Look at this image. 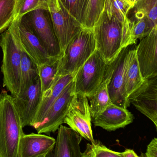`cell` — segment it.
<instances>
[{"label": "cell", "mask_w": 157, "mask_h": 157, "mask_svg": "<svg viewBox=\"0 0 157 157\" xmlns=\"http://www.w3.org/2000/svg\"><path fill=\"white\" fill-rule=\"evenodd\" d=\"M22 121L14 98L6 90L0 94V157H18L20 138L23 135Z\"/></svg>", "instance_id": "obj_1"}, {"label": "cell", "mask_w": 157, "mask_h": 157, "mask_svg": "<svg viewBox=\"0 0 157 157\" xmlns=\"http://www.w3.org/2000/svg\"><path fill=\"white\" fill-rule=\"evenodd\" d=\"M96 49L108 64L117 59L125 48L122 24L105 10L93 28Z\"/></svg>", "instance_id": "obj_2"}, {"label": "cell", "mask_w": 157, "mask_h": 157, "mask_svg": "<svg viewBox=\"0 0 157 157\" xmlns=\"http://www.w3.org/2000/svg\"><path fill=\"white\" fill-rule=\"evenodd\" d=\"M96 50L93 29L82 28L68 44L60 59L57 78L69 75L75 76Z\"/></svg>", "instance_id": "obj_3"}, {"label": "cell", "mask_w": 157, "mask_h": 157, "mask_svg": "<svg viewBox=\"0 0 157 157\" xmlns=\"http://www.w3.org/2000/svg\"><path fill=\"white\" fill-rule=\"evenodd\" d=\"M0 47L3 53V86L16 98L21 88V50L8 29L0 36Z\"/></svg>", "instance_id": "obj_4"}, {"label": "cell", "mask_w": 157, "mask_h": 157, "mask_svg": "<svg viewBox=\"0 0 157 157\" xmlns=\"http://www.w3.org/2000/svg\"><path fill=\"white\" fill-rule=\"evenodd\" d=\"M110 64L96 49L74 77L75 94L87 97L93 94L103 82Z\"/></svg>", "instance_id": "obj_5"}, {"label": "cell", "mask_w": 157, "mask_h": 157, "mask_svg": "<svg viewBox=\"0 0 157 157\" xmlns=\"http://www.w3.org/2000/svg\"><path fill=\"white\" fill-rule=\"evenodd\" d=\"M20 18L37 36L51 57L60 59L63 57L49 10H34Z\"/></svg>", "instance_id": "obj_6"}, {"label": "cell", "mask_w": 157, "mask_h": 157, "mask_svg": "<svg viewBox=\"0 0 157 157\" xmlns=\"http://www.w3.org/2000/svg\"><path fill=\"white\" fill-rule=\"evenodd\" d=\"M19 47L38 66L59 59L52 58L38 38L20 17L16 18L8 29Z\"/></svg>", "instance_id": "obj_7"}, {"label": "cell", "mask_w": 157, "mask_h": 157, "mask_svg": "<svg viewBox=\"0 0 157 157\" xmlns=\"http://www.w3.org/2000/svg\"><path fill=\"white\" fill-rule=\"evenodd\" d=\"M48 8L54 31L63 54L68 44L83 28L61 0H48Z\"/></svg>", "instance_id": "obj_8"}, {"label": "cell", "mask_w": 157, "mask_h": 157, "mask_svg": "<svg viewBox=\"0 0 157 157\" xmlns=\"http://www.w3.org/2000/svg\"><path fill=\"white\" fill-rule=\"evenodd\" d=\"M89 102L86 96L75 94L64 123L91 143H95L91 126Z\"/></svg>", "instance_id": "obj_9"}, {"label": "cell", "mask_w": 157, "mask_h": 157, "mask_svg": "<svg viewBox=\"0 0 157 157\" xmlns=\"http://www.w3.org/2000/svg\"><path fill=\"white\" fill-rule=\"evenodd\" d=\"M73 80L63 90L59 98L51 106L41 122L35 128L38 134L55 132L64 123L75 96Z\"/></svg>", "instance_id": "obj_10"}, {"label": "cell", "mask_w": 157, "mask_h": 157, "mask_svg": "<svg viewBox=\"0 0 157 157\" xmlns=\"http://www.w3.org/2000/svg\"><path fill=\"white\" fill-rule=\"evenodd\" d=\"M141 74L144 79L157 76V29L140 40L135 48Z\"/></svg>", "instance_id": "obj_11"}, {"label": "cell", "mask_w": 157, "mask_h": 157, "mask_svg": "<svg viewBox=\"0 0 157 157\" xmlns=\"http://www.w3.org/2000/svg\"><path fill=\"white\" fill-rule=\"evenodd\" d=\"M39 78L23 94L14 98V102L19 114L23 127L31 126L36 116L42 97Z\"/></svg>", "instance_id": "obj_12"}, {"label": "cell", "mask_w": 157, "mask_h": 157, "mask_svg": "<svg viewBox=\"0 0 157 157\" xmlns=\"http://www.w3.org/2000/svg\"><path fill=\"white\" fill-rule=\"evenodd\" d=\"M128 101L147 118L157 116V76L145 79Z\"/></svg>", "instance_id": "obj_13"}, {"label": "cell", "mask_w": 157, "mask_h": 157, "mask_svg": "<svg viewBox=\"0 0 157 157\" xmlns=\"http://www.w3.org/2000/svg\"><path fill=\"white\" fill-rule=\"evenodd\" d=\"M128 51V48H125L119 55L108 86L110 97L113 103L125 109L130 105L126 96L124 80Z\"/></svg>", "instance_id": "obj_14"}, {"label": "cell", "mask_w": 157, "mask_h": 157, "mask_svg": "<svg viewBox=\"0 0 157 157\" xmlns=\"http://www.w3.org/2000/svg\"><path fill=\"white\" fill-rule=\"evenodd\" d=\"M58 131L55 146L47 155L48 157H81L79 145L82 137L62 124Z\"/></svg>", "instance_id": "obj_15"}, {"label": "cell", "mask_w": 157, "mask_h": 157, "mask_svg": "<svg viewBox=\"0 0 157 157\" xmlns=\"http://www.w3.org/2000/svg\"><path fill=\"white\" fill-rule=\"evenodd\" d=\"M134 119L133 115L127 109L113 103L91 121L94 126L112 132L124 128L132 123Z\"/></svg>", "instance_id": "obj_16"}, {"label": "cell", "mask_w": 157, "mask_h": 157, "mask_svg": "<svg viewBox=\"0 0 157 157\" xmlns=\"http://www.w3.org/2000/svg\"><path fill=\"white\" fill-rule=\"evenodd\" d=\"M56 139L42 134H24L19 141L18 157H40L54 148Z\"/></svg>", "instance_id": "obj_17"}, {"label": "cell", "mask_w": 157, "mask_h": 157, "mask_svg": "<svg viewBox=\"0 0 157 157\" xmlns=\"http://www.w3.org/2000/svg\"><path fill=\"white\" fill-rule=\"evenodd\" d=\"M72 75L59 77L54 85L42 93L41 101L36 116L31 126L35 129L43 120L53 102L59 98L63 90L74 79Z\"/></svg>", "instance_id": "obj_18"}, {"label": "cell", "mask_w": 157, "mask_h": 157, "mask_svg": "<svg viewBox=\"0 0 157 157\" xmlns=\"http://www.w3.org/2000/svg\"><path fill=\"white\" fill-rule=\"evenodd\" d=\"M118 58L110 64L105 78L98 88L93 94L87 97L90 101L91 119L97 117L113 103L110 97L108 86L116 66Z\"/></svg>", "instance_id": "obj_19"}, {"label": "cell", "mask_w": 157, "mask_h": 157, "mask_svg": "<svg viewBox=\"0 0 157 157\" xmlns=\"http://www.w3.org/2000/svg\"><path fill=\"white\" fill-rule=\"evenodd\" d=\"M127 55L124 80L125 91L128 99L129 97L142 86L145 79L141 74L135 48L128 50Z\"/></svg>", "instance_id": "obj_20"}, {"label": "cell", "mask_w": 157, "mask_h": 157, "mask_svg": "<svg viewBox=\"0 0 157 157\" xmlns=\"http://www.w3.org/2000/svg\"><path fill=\"white\" fill-rule=\"evenodd\" d=\"M21 50V88L18 96L25 92L39 78L37 65L26 52Z\"/></svg>", "instance_id": "obj_21"}, {"label": "cell", "mask_w": 157, "mask_h": 157, "mask_svg": "<svg viewBox=\"0 0 157 157\" xmlns=\"http://www.w3.org/2000/svg\"><path fill=\"white\" fill-rule=\"evenodd\" d=\"M60 59L49 63L38 66L39 77L42 93L53 86L59 78L57 75L59 65Z\"/></svg>", "instance_id": "obj_22"}, {"label": "cell", "mask_w": 157, "mask_h": 157, "mask_svg": "<svg viewBox=\"0 0 157 157\" xmlns=\"http://www.w3.org/2000/svg\"><path fill=\"white\" fill-rule=\"evenodd\" d=\"M134 19L146 18L156 26L157 23V0H138L133 8Z\"/></svg>", "instance_id": "obj_23"}, {"label": "cell", "mask_w": 157, "mask_h": 157, "mask_svg": "<svg viewBox=\"0 0 157 157\" xmlns=\"http://www.w3.org/2000/svg\"><path fill=\"white\" fill-rule=\"evenodd\" d=\"M106 0H89L83 20V28L93 29L105 8Z\"/></svg>", "instance_id": "obj_24"}, {"label": "cell", "mask_w": 157, "mask_h": 157, "mask_svg": "<svg viewBox=\"0 0 157 157\" xmlns=\"http://www.w3.org/2000/svg\"><path fill=\"white\" fill-rule=\"evenodd\" d=\"M133 7L131 3L125 0H106L104 10L123 24L128 18V13Z\"/></svg>", "instance_id": "obj_25"}, {"label": "cell", "mask_w": 157, "mask_h": 157, "mask_svg": "<svg viewBox=\"0 0 157 157\" xmlns=\"http://www.w3.org/2000/svg\"><path fill=\"white\" fill-rule=\"evenodd\" d=\"M17 0H0V36L15 19Z\"/></svg>", "instance_id": "obj_26"}, {"label": "cell", "mask_w": 157, "mask_h": 157, "mask_svg": "<svg viewBox=\"0 0 157 157\" xmlns=\"http://www.w3.org/2000/svg\"><path fill=\"white\" fill-rule=\"evenodd\" d=\"M131 37L132 45L136 44L137 40L145 37L155 26L147 18L131 20Z\"/></svg>", "instance_id": "obj_27"}, {"label": "cell", "mask_w": 157, "mask_h": 157, "mask_svg": "<svg viewBox=\"0 0 157 157\" xmlns=\"http://www.w3.org/2000/svg\"><path fill=\"white\" fill-rule=\"evenodd\" d=\"M81 157H124V153L115 152L107 148L99 141L88 144Z\"/></svg>", "instance_id": "obj_28"}, {"label": "cell", "mask_w": 157, "mask_h": 157, "mask_svg": "<svg viewBox=\"0 0 157 157\" xmlns=\"http://www.w3.org/2000/svg\"><path fill=\"white\" fill-rule=\"evenodd\" d=\"M37 9L48 10V0H17L15 18Z\"/></svg>", "instance_id": "obj_29"}, {"label": "cell", "mask_w": 157, "mask_h": 157, "mask_svg": "<svg viewBox=\"0 0 157 157\" xmlns=\"http://www.w3.org/2000/svg\"><path fill=\"white\" fill-rule=\"evenodd\" d=\"M61 1L70 13L82 25L83 16L89 0H61Z\"/></svg>", "instance_id": "obj_30"}, {"label": "cell", "mask_w": 157, "mask_h": 157, "mask_svg": "<svg viewBox=\"0 0 157 157\" xmlns=\"http://www.w3.org/2000/svg\"><path fill=\"white\" fill-rule=\"evenodd\" d=\"M144 154L146 157H157V138H154L150 142Z\"/></svg>", "instance_id": "obj_31"}, {"label": "cell", "mask_w": 157, "mask_h": 157, "mask_svg": "<svg viewBox=\"0 0 157 157\" xmlns=\"http://www.w3.org/2000/svg\"><path fill=\"white\" fill-rule=\"evenodd\" d=\"M123 153L124 157H140L138 156L134 151L132 149H126Z\"/></svg>", "instance_id": "obj_32"}, {"label": "cell", "mask_w": 157, "mask_h": 157, "mask_svg": "<svg viewBox=\"0 0 157 157\" xmlns=\"http://www.w3.org/2000/svg\"><path fill=\"white\" fill-rule=\"evenodd\" d=\"M149 120H151L152 122H153V123L155 124V126L156 128V130L157 131V116H154V117H151L150 118H148Z\"/></svg>", "instance_id": "obj_33"}, {"label": "cell", "mask_w": 157, "mask_h": 157, "mask_svg": "<svg viewBox=\"0 0 157 157\" xmlns=\"http://www.w3.org/2000/svg\"><path fill=\"white\" fill-rule=\"evenodd\" d=\"M138 0H129L130 2L131 3L132 5L133 6H134L135 4L137 2V1Z\"/></svg>", "instance_id": "obj_34"}, {"label": "cell", "mask_w": 157, "mask_h": 157, "mask_svg": "<svg viewBox=\"0 0 157 157\" xmlns=\"http://www.w3.org/2000/svg\"><path fill=\"white\" fill-rule=\"evenodd\" d=\"M140 157H146L145 155L144 154H143V153H141V156Z\"/></svg>", "instance_id": "obj_35"}, {"label": "cell", "mask_w": 157, "mask_h": 157, "mask_svg": "<svg viewBox=\"0 0 157 157\" xmlns=\"http://www.w3.org/2000/svg\"><path fill=\"white\" fill-rule=\"evenodd\" d=\"M40 157H48V155H45L42 156Z\"/></svg>", "instance_id": "obj_36"}, {"label": "cell", "mask_w": 157, "mask_h": 157, "mask_svg": "<svg viewBox=\"0 0 157 157\" xmlns=\"http://www.w3.org/2000/svg\"><path fill=\"white\" fill-rule=\"evenodd\" d=\"M125 1H127V2H130V1H129V0H125ZM131 3V2H130Z\"/></svg>", "instance_id": "obj_37"}, {"label": "cell", "mask_w": 157, "mask_h": 157, "mask_svg": "<svg viewBox=\"0 0 157 157\" xmlns=\"http://www.w3.org/2000/svg\"><path fill=\"white\" fill-rule=\"evenodd\" d=\"M156 28L157 29V23L156 25Z\"/></svg>", "instance_id": "obj_38"}, {"label": "cell", "mask_w": 157, "mask_h": 157, "mask_svg": "<svg viewBox=\"0 0 157 157\" xmlns=\"http://www.w3.org/2000/svg\"></svg>", "instance_id": "obj_39"}]
</instances>
